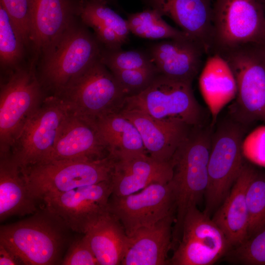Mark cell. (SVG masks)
Wrapping results in <instances>:
<instances>
[{"instance_id":"1","label":"cell","mask_w":265,"mask_h":265,"mask_svg":"<svg viewBox=\"0 0 265 265\" xmlns=\"http://www.w3.org/2000/svg\"><path fill=\"white\" fill-rule=\"evenodd\" d=\"M214 127L193 126L170 159L173 175L170 183L175 198L176 215L172 247L181 240L185 215L197 206L208 185V163Z\"/></svg>"},{"instance_id":"2","label":"cell","mask_w":265,"mask_h":265,"mask_svg":"<svg viewBox=\"0 0 265 265\" xmlns=\"http://www.w3.org/2000/svg\"><path fill=\"white\" fill-rule=\"evenodd\" d=\"M103 49L77 17L41 53L37 75L44 90L57 95L75 76L100 58Z\"/></svg>"},{"instance_id":"3","label":"cell","mask_w":265,"mask_h":265,"mask_svg":"<svg viewBox=\"0 0 265 265\" xmlns=\"http://www.w3.org/2000/svg\"><path fill=\"white\" fill-rule=\"evenodd\" d=\"M69 230L45 207L25 219L1 226L0 243L13 252L23 265L61 264Z\"/></svg>"},{"instance_id":"4","label":"cell","mask_w":265,"mask_h":265,"mask_svg":"<svg viewBox=\"0 0 265 265\" xmlns=\"http://www.w3.org/2000/svg\"><path fill=\"white\" fill-rule=\"evenodd\" d=\"M248 127L230 117L218 124L212 132L208 163V185L204 212L213 214L239 177L246 160L241 145Z\"/></svg>"},{"instance_id":"5","label":"cell","mask_w":265,"mask_h":265,"mask_svg":"<svg viewBox=\"0 0 265 265\" xmlns=\"http://www.w3.org/2000/svg\"><path fill=\"white\" fill-rule=\"evenodd\" d=\"M34 62L7 73L0 91V155L11 152L23 127L41 105L45 91Z\"/></svg>"},{"instance_id":"6","label":"cell","mask_w":265,"mask_h":265,"mask_svg":"<svg viewBox=\"0 0 265 265\" xmlns=\"http://www.w3.org/2000/svg\"><path fill=\"white\" fill-rule=\"evenodd\" d=\"M56 96L65 102L72 113L94 121L120 111L126 98L115 77L100 58L73 78Z\"/></svg>"},{"instance_id":"7","label":"cell","mask_w":265,"mask_h":265,"mask_svg":"<svg viewBox=\"0 0 265 265\" xmlns=\"http://www.w3.org/2000/svg\"><path fill=\"white\" fill-rule=\"evenodd\" d=\"M122 109L138 111L162 121L179 120L192 126L204 125L203 109L194 95L192 82L160 74L142 92L126 97Z\"/></svg>"},{"instance_id":"8","label":"cell","mask_w":265,"mask_h":265,"mask_svg":"<svg viewBox=\"0 0 265 265\" xmlns=\"http://www.w3.org/2000/svg\"><path fill=\"white\" fill-rule=\"evenodd\" d=\"M229 63L237 87L229 107L230 117L247 127L265 123V57L256 46H247L217 53Z\"/></svg>"},{"instance_id":"9","label":"cell","mask_w":265,"mask_h":265,"mask_svg":"<svg viewBox=\"0 0 265 265\" xmlns=\"http://www.w3.org/2000/svg\"><path fill=\"white\" fill-rule=\"evenodd\" d=\"M265 42V7L259 0H214L210 53Z\"/></svg>"},{"instance_id":"10","label":"cell","mask_w":265,"mask_h":265,"mask_svg":"<svg viewBox=\"0 0 265 265\" xmlns=\"http://www.w3.org/2000/svg\"><path fill=\"white\" fill-rule=\"evenodd\" d=\"M70 113L60 97L50 95L44 98L11 147V156L22 172L49 159L61 128Z\"/></svg>"},{"instance_id":"11","label":"cell","mask_w":265,"mask_h":265,"mask_svg":"<svg viewBox=\"0 0 265 265\" xmlns=\"http://www.w3.org/2000/svg\"><path fill=\"white\" fill-rule=\"evenodd\" d=\"M113 159L51 160L22 172L28 188L36 199L46 194L66 192L110 179Z\"/></svg>"},{"instance_id":"12","label":"cell","mask_w":265,"mask_h":265,"mask_svg":"<svg viewBox=\"0 0 265 265\" xmlns=\"http://www.w3.org/2000/svg\"><path fill=\"white\" fill-rule=\"evenodd\" d=\"M230 250L222 230L210 216L194 206L185 215L181 240L168 265H211Z\"/></svg>"},{"instance_id":"13","label":"cell","mask_w":265,"mask_h":265,"mask_svg":"<svg viewBox=\"0 0 265 265\" xmlns=\"http://www.w3.org/2000/svg\"><path fill=\"white\" fill-rule=\"evenodd\" d=\"M108 208L120 221L129 237L138 230L153 226L176 211L170 182L152 184L140 192L124 196L111 195Z\"/></svg>"},{"instance_id":"14","label":"cell","mask_w":265,"mask_h":265,"mask_svg":"<svg viewBox=\"0 0 265 265\" xmlns=\"http://www.w3.org/2000/svg\"><path fill=\"white\" fill-rule=\"evenodd\" d=\"M112 192L110 179L66 192L46 194L41 200L71 230L84 234L92 220L108 208Z\"/></svg>"},{"instance_id":"15","label":"cell","mask_w":265,"mask_h":265,"mask_svg":"<svg viewBox=\"0 0 265 265\" xmlns=\"http://www.w3.org/2000/svg\"><path fill=\"white\" fill-rule=\"evenodd\" d=\"M109 155L95 121L71 112L61 128L47 161L99 160Z\"/></svg>"},{"instance_id":"16","label":"cell","mask_w":265,"mask_h":265,"mask_svg":"<svg viewBox=\"0 0 265 265\" xmlns=\"http://www.w3.org/2000/svg\"><path fill=\"white\" fill-rule=\"evenodd\" d=\"M112 158L111 195H128L152 184L168 183L172 179L173 169L170 160L161 162L144 153Z\"/></svg>"},{"instance_id":"17","label":"cell","mask_w":265,"mask_h":265,"mask_svg":"<svg viewBox=\"0 0 265 265\" xmlns=\"http://www.w3.org/2000/svg\"><path fill=\"white\" fill-rule=\"evenodd\" d=\"M148 54L159 74L172 79L192 82L207 54L204 48L190 38L169 39L150 46Z\"/></svg>"},{"instance_id":"18","label":"cell","mask_w":265,"mask_h":265,"mask_svg":"<svg viewBox=\"0 0 265 265\" xmlns=\"http://www.w3.org/2000/svg\"><path fill=\"white\" fill-rule=\"evenodd\" d=\"M152 8L167 16L210 54L212 46L213 0H148Z\"/></svg>"},{"instance_id":"19","label":"cell","mask_w":265,"mask_h":265,"mask_svg":"<svg viewBox=\"0 0 265 265\" xmlns=\"http://www.w3.org/2000/svg\"><path fill=\"white\" fill-rule=\"evenodd\" d=\"M30 42L35 54L42 51L77 16L79 0H29Z\"/></svg>"},{"instance_id":"20","label":"cell","mask_w":265,"mask_h":265,"mask_svg":"<svg viewBox=\"0 0 265 265\" xmlns=\"http://www.w3.org/2000/svg\"><path fill=\"white\" fill-rule=\"evenodd\" d=\"M120 112L137 129L147 154L161 162L170 160L193 127L179 120L160 121L136 110Z\"/></svg>"},{"instance_id":"21","label":"cell","mask_w":265,"mask_h":265,"mask_svg":"<svg viewBox=\"0 0 265 265\" xmlns=\"http://www.w3.org/2000/svg\"><path fill=\"white\" fill-rule=\"evenodd\" d=\"M256 168L254 164L245 161L230 193L212 218L224 233L231 249L247 239L248 214L246 194Z\"/></svg>"},{"instance_id":"22","label":"cell","mask_w":265,"mask_h":265,"mask_svg":"<svg viewBox=\"0 0 265 265\" xmlns=\"http://www.w3.org/2000/svg\"><path fill=\"white\" fill-rule=\"evenodd\" d=\"M176 211L153 226L142 228L130 237V246L121 265H168L167 254L172 247V227Z\"/></svg>"},{"instance_id":"23","label":"cell","mask_w":265,"mask_h":265,"mask_svg":"<svg viewBox=\"0 0 265 265\" xmlns=\"http://www.w3.org/2000/svg\"><path fill=\"white\" fill-rule=\"evenodd\" d=\"M83 238L99 265H121L131 243L120 221L108 208L90 223Z\"/></svg>"},{"instance_id":"24","label":"cell","mask_w":265,"mask_h":265,"mask_svg":"<svg viewBox=\"0 0 265 265\" xmlns=\"http://www.w3.org/2000/svg\"><path fill=\"white\" fill-rule=\"evenodd\" d=\"M199 86L211 115V125L214 127L222 109L235 99L237 83L228 62L219 54L212 53L201 71Z\"/></svg>"},{"instance_id":"25","label":"cell","mask_w":265,"mask_h":265,"mask_svg":"<svg viewBox=\"0 0 265 265\" xmlns=\"http://www.w3.org/2000/svg\"><path fill=\"white\" fill-rule=\"evenodd\" d=\"M77 16L106 50L121 49L131 33L127 20L111 9L107 0H79Z\"/></svg>"},{"instance_id":"26","label":"cell","mask_w":265,"mask_h":265,"mask_svg":"<svg viewBox=\"0 0 265 265\" xmlns=\"http://www.w3.org/2000/svg\"><path fill=\"white\" fill-rule=\"evenodd\" d=\"M38 200L29 191L20 167L11 153L0 155V220L33 214Z\"/></svg>"},{"instance_id":"27","label":"cell","mask_w":265,"mask_h":265,"mask_svg":"<svg viewBox=\"0 0 265 265\" xmlns=\"http://www.w3.org/2000/svg\"><path fill=\"white\" fill-rule=\"evenodd\" d=\"M95 121L110 156L147 154L137 129L120 111L104 116Z\"/></svg>"},{"instance_id":"28","label":"cell","mask_w":265,"mask_h":265,"mask_svg":"<svg viewBox=\"0 0 265 265\" xmlns=\"http://www.w3.org/2000/svg\"><path fill=\"white\" fill-rule=\"evenodd\" d=\"M26 47L24 38L7 12L0 4V64L7 73L21 66Z\"/></svg>"},{"instance_id":"29","label":"cell","mask_w":265,"mask_h":265,"mask_svg":"<svg viewBox=\"0 0 265 265\" xmlns=\"http://www.w3.org/2000/svg\"><path fill=\"white\" fill-rule=\"evenodd\" d=\"M127 20L131 33L140 38L152 40L190 38L181 30L167 24L152 8L130 14Z\"/></svg>"},{"instance_id":"30","label":"cell","mask_w":265,"mask_h":265,"mask_svg":"<svg viewBox=\"0 0 265 265\" xmlns=\"http://www.w3.org/2000/svg\"><path fill=\"white\" fill-rule=\"evenodd\" d=\"M246 199L248 214L247 239L265 229V171L256 167L248 186Z\"/></svg>"},{"instance_id":"31","label":"cell","mask_w":265,"mask_h":265,"mask_svg":"<svg viewBox=\"0 0 265 265\" xmlns=\"http://www.w3.org/2000/svg\"><path fill=\"white\" fill-rule=\"evenodd\" d=\"M101 61L110 71L157 69L148 53L139 51L102 49Z\"/></svg>"},{"instance_id":"32","label":"cell","mask_w":265,"mask_h":265,"mask_svg":"<svg viewBox=\"0 0 265 265\" xmlns=\"http://www.w3.org/2000/svg\"><path fill=\"white\" fill-rule=\"evenodd\" d=\"M226 256L232 263L265 265V229L231 249Z\"/></svg>"},{"instance_id":"33","label":"cell","mask_w":265,"mask_h":265,"mask_svg":"<svg viewBox=\"0 0 265 265\" xmlns=\"http://www.w3.org/2000/svg\"><path fill=\"white\" fill-rule=\"evenodd\" d=\"M111 72L121 87L126 98L142 92L159 74L157 69L114 70Z\"/></svg>"},{"instance_id":"34","label":"cell","mask_w":265,"mask_h":265,"mask_svg":"<svg viewBox=\"0 0 265 265\" xmlns=\"http://www.w3.org/2000/svg\"><path fill=\"white\" fill-rule=\"evenodd\" d=\"M241 150L246 160L265 167V125L257 127L244 136Z\"/></svg>"},{"instance_id":"35","label":"cell","mask_w":265,"mask_h":265,"mask_svg":"<svg viewBox=\"0 0 265 265\" xmlns=\"http://www.w3.org/2000/svg\"><path fill=\"white\" fill-rule=\"evenodd\" d=\"M21 32L26 47L30 42L29 0H0Z\"/></svg>"},{"instance_id":"36","label":"cell","mask_w":265,"mask_h":265,"mask_svg":"<svg viewBox=\"0 0 265 265\" xmlns=\"http://www.w3.org/2000/svg\"><path fill=\"white\" fill-rule=\"evenodd\" d=\"M61 265H99V264L89 246L82 237L74 240L70 244Z\"/></svg>"},{"instance_id":"37","label":"cell","mask_w":265,"mask_h":265,"mask_svg":"<svg viewBox=\"0 0 265 265\" xmlns=\"http://www.w3.org/2000/svg\"><path fill=\"white\" fill-rule=\"evenodd\" d=\"M0 265H23L19 258L10 249L0 243Z\"/></svg>"},{"instance_id":"38","label":"cell","mask_w":265,"mask_h":265,"mask_svg":"<svg viewBox=\"0 0 265 265\" xmlns=\"http://www.w3.org/2000/svg\"><path fill=\"white\" fill-rule=\"evenodd\" d=\"M259 50L260 51L261 53L265 56V42L263 43L256 46Z\"/></svg>"},{"instance_id":"39","label":"cell","mask_w":265,"mask_h":265,"mask_svg":"<svg viewBox=\"0 0 265 265\" xmlns=\"http://www.w3.org/2000/svg\"><path fill=\"white\" fill-rule=\"evenodd\" d=\"M265 7V0H259Z\"/></svg>"}]
</instances>
